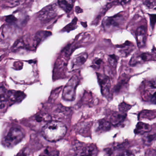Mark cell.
Wrapping results in <instances>:
<instances>
[{
	"label": "cell",
	"mask_w": 156,
	"mask_h": 156,
	"mask_svg": "<svg viewBox=\"0 0 156 156\" xmlns=\"http://www.w3.org/2000/svg\"><path fill=\"white\" fill-rule=\"evenodd\" d=\"M98 77L103 95L107 97L109 95L111 88L110 79L106 76H102L101 74L98 75Z\"/></svg>",
	"instance_id": "52a82bcc"
},
{
	"label": "cell",
	"mask_w": 156,
	"mask_h": 156,
	"mask_svg": "<svg viewBox=\"0 0 156 156\" xmlns=\"http://www.w3.org/2000/svg\"><path fill=\"white\" fill-rule=\"evenodd\" d=\"M44 153V155L48 156H57L59 154L57 150L50 147H48L45 149Z\"/></svg>",
	"instance_id": "7402d4cb"
},
{
	"label": "cell",
	"mask_w": 156,
	"mask_h": 156,
	"mask_svg": "<svg viewBox=\"0 0 156 156\" xmlns=\"http://www.w3.org/2000/svg\"><path fill=\"white\" fill-rule=\"evenodd\" d=\"M144 2L148 8H156V0H144Z\"/></svg>",
	"instance_id": "cb8c5ba5"
},
{
	"label": "cell",
	"mask_w": 156,
	"mask_h": 156,
	"mask_svg": "<svg viewBox=\"0 0 156 156\" xmlns=\"http://www.w3.org/2000/svg\"><path fill=\"white\" fill-rule=\"evenodd\" d=\"M150 100L152 103L156 104V91L150 96Z\"/></svg>",
	"instance_id": "f1b7e54d"
},
{
	"label": "cell",
	"mask_w": 156,
	"mask_h": 156,
	"mask_svg": "<svg viewBox=\"0 0 156 156\" xmlns=\"http://www.w3.org/2000/svg\"><path fill=\"white\" fill-rule=\"evenodd\" d=\"M75 11H76V13L77 14L80 13H81L83 12L82 9L80 7H79V6H76V8H75Z\"/></svg>",
	"instance_id": "4dcf8cb0"
},
{
	"label": "cell",
	"mask_w": 156,
	"mask_h": 156,
	"mask_svg": "<svg viewBox=\"0 0 156 156\" xmlns=\"http://www.w3.org/2000/svg\"><path fill=\"white\" fill-rule=\"evenodd\" d=\"M57 10V5L56 4L48 5L39 12L38 18L44 22L50 21L56 16Z\"/></svg>",
	"instance_id": "3957f363"
},
{
	"label": "cell",
	"mask_w": 156,
	"mask_h": 156,
	"mask_svg": "<svg viewBox=\"0 0 156 156\" xmlns=\"http://www.w3.org/2000/svg\"><path fill=\"white\" fill-rule=\"evenodd\" d=\"M67 132L66 125L58 121H49L42 128V133L49 142H56L62 139Z\"/></svg>",
	"instance_id": "6da1fadb"
},
{
	"label": "cell",
	"mask_w": 156,
	"mask_h": 156,
	"mask_svg": "<svg viewBox=\"0 0 156 156\" xmlns=\"http://www.w3.org/2000/svg\"><path fill=\"white\" fill-rule=\"evenodd\" d=\"M88 55L87 53H83L78 55L73 60V66H80L83 65L87 60Z\"/></svg>",
	"instance_id": "d6986e66"
},
{
	"label": "cell",
	"mask_w": 156,
	"mask_h": 156,
	"mask_svg": "<svg viewBox=\"0 0 156 156\" xmlns=\"http://www.w3.org/2000/svg\"><path fill=\"white\" fill-rule=\"evenodd\" d=\"M77 22V19L76 17L73 19V21L70 24H69L66 27H65V28L63 29V31L64 32L66 31V32H69L71 31V30L76 29V28Z\"/></svg>",
	"instance_id": "44dd1931"
},
{
	"label": "cell",
	"mask_w": 156,
	"mask_h": 156,
	"mask_svg": "<svg viewBox=\"0 0 156 156\" xmlns=\"http://www.w3.org/2000/svg\"><path fill=\"white\" fill-rule=\"evenodd\" d=\"M51 34L52 33L49 31L41 30L37 32L34 38V43H33V46L34 47H37L40 43L48 37L50 36Z\"/></svg>",
	"instance_id": "9c48e42d"
},
{
	"label": "cell",
	"mask_w": 156,
	"mask_h": 156,
	"mask_svg": "<svg viewBox=\"0 0 156 156\" xmlns=\"http://www.w3.org/2000/svg\"><path fill=\"white\" fill-rule=\"evenodd\" d=\"M9 101L12 102H18L23 100L25 97L24 93L22 92L17 91H8Z\"/></svg>",
	"instance_id": "8fae6325"
},
{
	"label": "cell",
	"mask_w": 156,
	"mask_h": 156,
	"mask_svg": "<svg viewBox=\"0 0 156 156\" xmlns=\"http://www.w3.org/2000/svg\"><path fill=\"white\" fill-rule=\"evenodd\" d=\"M125 19L123 15L121 14H118L111 17H106L103 20L102 25L105 29L118 27L124 23Z\"/></svg>",
	"instance_id": "277c9868"
},
{
	"label": "cell",
	"mask_w": 156,
	"mask_h": 156,
	"mask_svg": "<svg viewBox=\"0 0 156 156\" xmlns=\"http://www.w3.org/2000/svg\"><path fill=\"white\" fill-rule=\"evenodd\" d=\"M58 4L66 13H68L73 8V0H58Z\"/></svg>",
	"instance_id": "e0dca14e"
},
{
	"label": "cell",
	"mask_w": 156,
	"mask_h": 156,
	"mask_svg": "<svg viewBox=\"0 0 156 156\" xmlns=\"http://www.w3.org/2000/svg\"><path fill=\"white\" fill-rule=\"evenodd\" d=\"M98 149L96 146L91 144L86 146L85 147L81 148L79 154L80 155L95 156L98 154Z\"/></svg>",
	"instance_id": "30bf717a"
},
{
	"label": "cell",
	"mask_w": 156,
	"mask_h": 156,
	"mask_svg": "<svg viewBox=\"0 0 156 156\" xmlns=\"http://www.w3.org/2000/svg\"><path fill=\"white\" fill-rule=\"evenodd\" d=\"M115 4V2H112L110 3L107 4L106 5H105L102 9H101V11L98 14L96 18H95V20L93 21V24L94 25H97L99 24V21L101 20V17L105 14V13H106L107 11L109 9H110L111 7H112Z\"/></svg>",
	"instance_id": "ac0fdd59"
},
{
	"label": "cell",
	"mask_w": 156,
	"mask_h": 156,
	"mask_svg": "<svg viewBox=\"0 0 156 156\" xmlns=\"http://www.w3.org/2000/svg\"><path fill=\"white\" fill-rule=\"evenodd\" d=\"M152 129V126L149 124L144 123L138 122L136 125L134 132L136 134L143 135L149 132Z\"/></svg>",
	"instance_id": "4fadbf2b"
},
{
	"label": "cell",
	"mask_w": 156,
	"mask_h": 156,
	"mask_svg": "<svg viewBox=\"0 0 156 156\" xmlns=\"http://www.w3.org/2000/svg\"><path fill=\"white\" fill-rule=\"evenodd\" d=\"M24 0H5V5L9 7H13L20 4Z\"/></svg>",
	"instance_id": "ffe728a7"
},
{
	"label": "cell",
	"mask_w": 156,
	"mask_h": 156,
	"mask_svg": "<svg viewBox=\"0 0 156 156\" xmlns=\"http://www.w3.org/2000/svg\"><path fill=\"white\" fill-rule=\"evenodd\" d=\"M118 3H120L121 4H126L128 3L131 0H116Z\"/></svg>",
	"instance_id": "f546056e"
},
{
	"label": "cell",
	"mask_w": 156,
	"mask_h": 156,
	"mask_svg": "<svg viewBox=\"0 0 156 156\" xmlns=\"http://www.w3.org/2000/svg\"><path fill=\"white\" fill-rule=\"evenodd\" d=\"M152 58V56L147 53H143L137 56H133L130 61L131 65H135L140 61H146Z\"/></svg>",
	"instance_id": "2e32d148"
},
{
	"label": "cell",
	"mask_w": 156,
	"mask_h": 156,
	"mask_svg": "<svg viewBox=\"0 0 156 156\" xmlns=\"http://www.w3.org/2000/svg\"><path fill=\"white\" fill-rule=\"evenodd\" d=\"M77 84V78L76 77H73L64 89L63 94V98L67 100H74L76 91L75 89Z\"/></svg>",
	"instance_id": "5b68a950"
},
{
	"label": "cell",
	"mask_w": 156,
	"mask_h": 156,
	"mask_svg": "<svg viewBox=\"0 0 156 156\" xmlns=\"http://www.w3.org/2000/svg\"><path fill=\"white\" fill-rule=\"evenodd\" d=\"M148 88L147 90H156V78L153 79L152 80L150 81L148 84Z\"/></svg>",
	"instance_id": "4316f807"
},
{
	"label": "cell",
	"mask_w": 156,
	"mask_h": 156,
	"mask_svg": "<svg viewBox=\"0 0 156 156\" xmlns=\"http://www.w3.org/2000/svg\"><path fill=\"white\" fill-rule=\"evenodd\" d=\"M9 101L8 93L4 87H0V109L4 108Z\"/></svg>",
	"instance_id": "5bb4252c"
},
{
	"label": "cell",
	"mask_w": 156,
	"mask_h": 156,
	"mask_svg": "<svg viewBox=\"0 0 156 156\" xmlns=\"http://www.w3.org/2000/svg\"><path fill=\"white\" fill-rule=\"evenodd\" d=\"M112 124L105 120H101L98 123L96 131L100 133L110 131L111 129Z\"/></svg>",
	"instance_id": "9a60e30c"
},
{
	"label": "cell",
	"mask_w": 156,
	"mask_h": 156,
	"mask_svg": "<svg viewBox=\"0 0 156 156\" xmlns=\"http://www.w3.org/2000/svg\"><path fill=\"white\" fill-rule=\"evenodd\" d=\"M136 42L139 48H143L145 46L147 40V29L145 27L141 26L136 31Z\"/></svg>",
	"instance_id": "8992f818"
},
{
	"label": "cell",
	"mask_w": 156,
	"mask_h": 156,
	"mask_svg": "<svg viewBox=\"0 0 156 156\" xmlns=\"http://www.w3.org/2000/svg\"><path fill=\"white\" fill-rule=\"evenodd\" d=\"M102 63V60L99 58H96L93 61L92 67L95 69L100 68L101 64Z\"/></svg>",
	"instance_id": "d4e9b609"
},
{
	"label": "cell",
	"mask_w": 156,
	"mask_h": 156,
	"mask_svg": "<svg viewBox=\"0 0 156 156\" xmlns=\"http://www.w3.org/2000/svg\"><path fill=\"white\" fill-rule=\"evenodd\" d=\"M24 137L23 131L18 128H11L3 138V145L7 148H12L20 143Z\"/></svg>",
	"instance_id": "7a4b0ae2"
},
{
	"label": "cell",
	"mask_w": 156,
	"mask_h": 156,
	"mask_svg": "<svg viewBox=\"0 0 156 156\" xmlns=\"http://www.w3.org/2000/svg\"><path fill=\"white\" fill-rule=\"evenodd\" d=\"M126 114L124 113H115L111 118V123L114 126H118L123 122L126 118Z\"/></svg>",
	"instance_id": "7c38bea8"
},
{
	"label": "cell",
	"mask_w": 156,
	"mask_h": 156,
	"mask_svg": "<svg viewBox=\"0 0 156 156\" xmlns=\"http://www.w3.org/2000/svg\"><path fill=\"white\" fill-rule=\"evenodd\" d=\"M131 108V105L127 104L125 102L122 103L119 106V111L121 112L124 113L128 111Z\"/></svg>",
	"instance_id": "603a6c76"
},
{
	"label": "cell",
	"mask_w": 156,
	"mask_h": 156,
	"mask_svg": "<svg viewBox=\"0 0 156 156\" xmlns=\"http://www.w3.org/2000/svg\"><path fill=\"white\" fill-rule=\"evenodd\" d=\"M154 52L155 54H156V48L155 49H154Z\"/></svg>",
	"instance_id": "d6a6232c"
},
{
	"label": "cell",
	"mask_w": 156,
	"mask_h": 156,
	"mask_svg": "<svg viewBox=\"0 0 156 156\" xmlns=\"http://www.w3.org/2000/svg\"><path fill=\"white\" fill-rule=\"evenodd\" d=\"M119 52L122 56L126 57L130 55L135 49V46L133 44L129 41H126L125 43L119 46L118 47Z\"/></svg>",
	"instance_id": "ba28073f"
},
{
	"label": "cell",
	"mask_w": 156,
	"mask_h": 156,
	"mask_svg": "<svg viewBox=\"0 0 156 156\" xmlns=\"http://www.w3.org/2000/svg\"><path fill=\"white\" fill-rule=\"evenodd\" d=\"M108 61L111 65L115 67L117 64V57L114 55H110L108 57Z\"/></svg>",
	"instance_id": "484cf974"
},
{
	"label": "cell",
	"mask_w": 156,
	"mask_h": 156,
	"mask_svg": "<svg viewBox=\"0 0 156 156\" xmlns=\"http://www.w3.org/2000/svg\"><path fill=\"white\" fill-rule=\"evenodd\" d=\"M81 24L83 25L84 27H87V24H86V23H82L81 22Z\"/></svg>",
	"instance_id": "1f68e13d"
},
{
	"label": "cell",
	"mask_w": 156,
	"mask_h": 156,
	"mask_svg": "<svg viewBox=\"0 0 156 156\" xmlns=\"http://www.w3.org/2000/svg\"><path fill=\"white\" fill-rule=\"evenodd\" d=\"M150 19H151V25L152 27H154L156 22V15H151Z\"/></svg>",
	"instance_id": "83f0119b"
}]
</instances>
